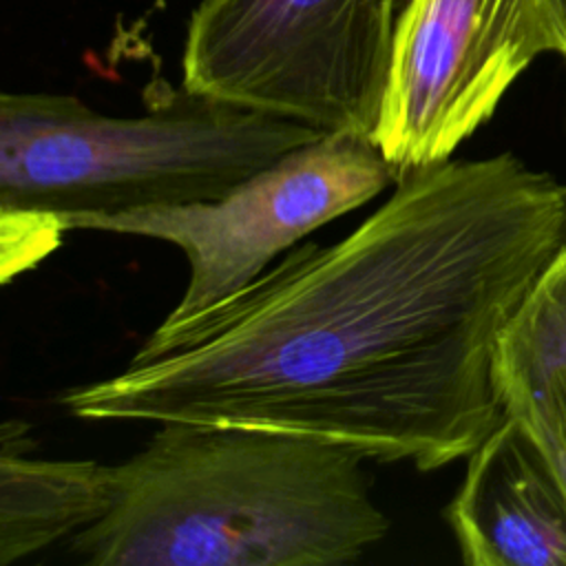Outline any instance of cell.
<instances>
[{"mask_svg":"<svg viewBox=\"0 0 566 566\" xmlns=\"http://www.w3.org/2000/svg\"><path fill=\"white\" fill-rule=\"evenodd\" d=\"M564 248L566 184L513 153L411 168L354 232L298 243L219 305L159 323L122 371L60 402L436 471L502 422L500 336Z\"/></svg>","mask_w":566,"mask_h":566,"instance_id":"6da1fadb","label":"cell"},{"mask_svg":"<svg viewBox=\"0 0 566 566\" xmlns=\"http://www.w3.org/2000/svg\"><path fill=\"white\" fill-rule=\"evenodd\" d=\"M363 455L310 436L161 422L71 537L91 566H327L389 533Z\"/></svg>","mask_w":566,"mask_h":566,"instance_id":"7a4b0ae2","label":"cell"},{"mask_svg":"<svg viewBox=\"0 0 566 566\" xmlns=\"http://www.w3.org/2000/svg\"><path fill=\"white\" fill-rule=\"evenodd\" d=\"M325 133L296 119L164 88L144 115L73 95L2 93L0 210L60 219L212 201Z\"/></svg>","mask_w":566,"mask_h":566,"instance_id":"3957f363","label":"cell"},{"mask_svg":"<svg viewBox=\"0 0 566 566\" xmlns=\"http://www.w3.org/2000/svg\"><path fill=\"white\" fill-rule=\"evenodd\" d=\"M400 0H203L188 24L184 86L371 139Z\"/></svg>","mask_w":566,"mask_h":566,"instance_id":"277c9868","label":"cell"},{"mask_svg":"<svg viewBox=\"0 0 566 566\" xmlns=\"http://www.w3.org/2000/svg\"><path fill=\"white\" fill-rule=\"evenodd\" d=\"M398 177L371 139L325 133L219 199L69 217L62 219V228L148 237L177 245L188 259V285L161 321L177 325L243 290L279 254L394 188Z\"/></svg>","mask_w":566,"mask_h":566,"instance_id":"5b68a950","label":"cell"},{"mask_svg":"<svg viewBox=\"0 0 566 566\" xmlns=\"http://www.w3.org/2000/svg\"><path fill=\"white\" fill-rule=\"evenodd\" d=\"M542 53L566 55L548 0H407L371 142L398 175L451 159Z\"/></svg>","mask_w":566,"mask_h":566,"instance_id":"8992f818","label":"cell"},{"mask_svg":"<svg viewBox=\"0 0 566 566\" xmlns=\"http://www.w3.org/2000/svg\"><path fill=\"white\" fill-rule=\"evenodd\" d=\"M444 520L469 566H566V491L509 416L467 455Z\"/></svg>","mask_w":566,"mask_h":566,"instance_id":"52a82bcc","label":"cell"},{"mask_svg":"<svg viewBox=\"0 0 566 566\" xmlns=\"http://www.w3.org/2000/svg\"><path fill=\"white\" fill-rule=\"evenodd\" d=\"M493 371L504 416L566 491V248L502 332Z\"/></svg>","mask_w":566,"mask_h":566,"instance_id":"ba28073f","label":"cell"},{"mask_svg":"<svg viewBox=\"0 0 566 566\" xmlns=\"http://www.w3.org/2000/svg\"><path fill=\"white\" fill-rule=\"evenodd\" d=\"M115 464L35 455L24 420L0 429V564L75 537L111 506Z\"/></svg>","mask_w":566,"mask_h":566,"instance_id":"9c48e42d","label":"cell"},{"mask_svg":"<svg viewBox=\"0 0 566 566\" xmlns=\"http://www.w3.org/2000/svg\"><path fill=\"white\" fill-rule=\"evenodd\" d=\"M2 228V283L13 274L33 268L51 250L57 248L62 232H66L60 219L27 212V210H0Z\"/></svg>","mask_w":566,"mask_h":566,"instance_id":"30bf717a","label":"cell"},{"mask_svg":"<svg viewBox=\"0 0 566 566\" xmlns=\"http://www.w3.org/2000/svg\"><path fill=\"white\" fill-rule=\"evenodd\" d=\"M548 2H551L553 13H555V18H557V22H559V27L564 31V38H566V0H548Z\"/></svg>","mask_w":566,"mask_h":566,"instance_id":"8fae6325","label":"cell"},{"mask_svg":"<svg viewBox=\"0 0 566 566\" xmlns=\"http://www.w3.org/2000/svg\"><path fill=\"white\" fill-rule=\"evenodd\" d=\"M548 4H551V2H548ZM551 9H553V7H551Z\"/></svg>","mask_w":566,"mask_h":566,"instance_id":"7c38bea8","label":"cell"}]
</instances>
